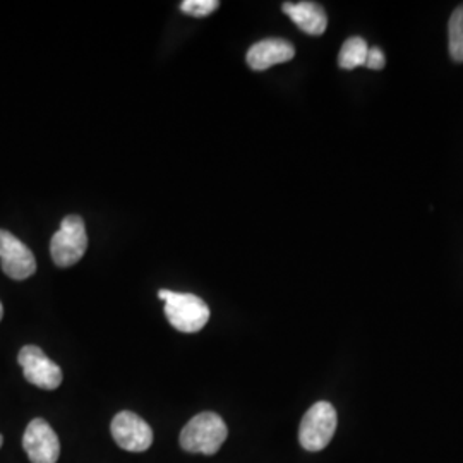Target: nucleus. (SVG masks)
I'll list each match as a JSON object with an SVG mask.
<instances>
[{"mask_svg": "<svg viewBox=\"0 0 463 463\" xmlns=\"http://www.w3.org/2000/svg\"><path fill=\"white\" fill-rule=\"evenodd\" d=\"M449 55L455 62H463V5H458L448 23Z\"/></svg>", "mask_w": 463, "mask_h": 463, "instance_id": "obj_12", "label": "nucleus"}, {"mask_svg": "<svg viewBox=\"0 0 463 463\" xmlns=\"http://www.w3.org/2000/svg\"><path fill=\"white\" fill-rule=\"evenodd\" d=\"M338 417L330 402L315 403L300 422L298 441L307 451H321L330 445L331 438L336 430Z\"/></svg>", "mask_w": 463, "mask_h": 463, "instance_id": "obj_4", "label": "nucleus"}, {"mask_svg": "<svg viewBox=\"0 0 463 463\" xmlns=\"http://www.w3.org/2000/svg\"><path fill=\"white\" fill-rule=\"evenodd\" d=\"M384 62H386V59H384V53H383V50L378 49V47H373V49H369L367 52V59H365L364 67L367 69H374V71H380L384 67Z\"/></svg>", "mask_w": 463, "mask_h": 463, "instance_id": "obj_14", "label": "nucleus"}, {"mask_svg": "<svg viewBox=\"0 0 463 463\" xmlns=\"http://www.w3.org/2000/svg\"><path fill=\"white\" fill-rule=\"evenodd\" d=\"M2 443H4V438H2V434H0V448H2Z\"/></svg>", "mask_w": 463, "mask_h": 463, "instance_id": "obj_16", "label": "nucleus"}, {"mask_svg": "<svg viewBox=\"0 0 463 463\" xmlns=\"http://www.w3.org/2000/svg\"><path fill=\"white\" fill-rule=\"evenodd\" d=\"M218 7H220L218 0H184L181 4V9L185 14L196 17L208 16L215 13Z\"/></svg>", "mask_w": 463, "mask_h": 463, "instance_id": "obj_13", "label": "nucleus"}, {"mask_svg": "<svg viewBox=\"0 0 463 463\" xmlns=\"http://www.w3.org/2000/svg\"><path fill=\"white\" fill-rule=\"evenodd\" d=\"M88 248V235L83 218L69 215L62 220L59 231L53 233L50 242V254L59 268L76 265Z\"/></svg>", "mask_w": 463, "mask_h": 463, "instance_id": "obj_3", "label": "nucleus"}, {"mask_svg": "<svg viewBox=\"0 0 463 463\" xmlns=\"http://www.w3.org/2000/svg\"><path fill=\"white\" fill-rule=\"evenodd\" d=\"M17 363L28 383L42 390H57L62 384V369L50 361L43 350L36 345H26L19 350Z\"/></svg>", "mask_w": 463, "mask_h": 463, "instance_id": "obj_5", "label": "nucleus"}, {"mask_svg": "<svg viewBox=\"0 0 463 463\" xmlns=\"http://www.w3.org/2000/svg\"><path fill=\"white\" fill-rule=\"evenodd\" d=\"M367 52H369V47H367L364 38L352 36L340 50L338 66L342 69H355V67L364 66Z\"/></svg>", "mask_w": 463, "mask_h": 463, "instance_id": "obj_11", "label": "nucleus"}, {"mask_svg": "<svg viewBox=\"0 0 463 463\" xmlns=\"http://www.w3.org/2000/svg\"><path fill=\"white\" fill-rule=\"evenodd\" d=\"M23 448L32 463H57L61 443L47 420L33 419L23 436Z\"/></svg>", "mask_w": 463, "mask_h": 463, "instance_id": "obj_8", "label": "nucleus"}, {"mask_svg": "<svg viewBox=\"0 0 463 463\" xmlns=\"http://www.w3.org/2000/svg\"><path fill=\"white\" fill-rule=\"evenodd\" d=\"M296 49L290 42L283 38H266L249 49L246 59L252 71H266L269 67L292 61Z\"/></svg>", "mask_w": 463, "mask_h": 463, "instance_id": "obj_9", "label": "nucleus"}, {"mask_svg": "<svg viewBox=\"0 0 463 463\" xmlns=\"http://www.w3.org/2000/svg\"><path fill=\"white\" fill-rule=\"evenodd\" d=\"M0 266L13 280H26L36 271V260L32 249L11 232L0 229Z\"/></svg>", "mask_w": 463, "mask_h": 463, "instance_id": "obj_6", "label": "nucleus"}, {"mask_svg": "<svg viewBox=\"0 0 463 463\" xmlns=\"http://www.w3.org/2000/svg\"><path fill=\"white\" fill-rule=\"evenodd\" d=\"M227 424L220 415L215 412H201L185 424L181 432V447L189 453L215 455L227 441Z\"/></svg>", "mask_w": 463, "mask_h": 463, "instance_id": "obj_1", "label": "nucleus"}, {"mask_svg": "<svg viewBox=\"0 0 463 463\" xmlns=\"http://www.w3.org/2000/svg\"><path fill=\"white\" fill-rule=\"evenodd\" d=\"M158 298L165 302V316L175 330L198 333L210 319L208 304L193 294H179L172 290H160Z\"/></svg>", "mask_w": 463, "mask_h": 463, "instance_id": "obj_2", "label": "nucleus"}, {"mask_svg": "<svg viewBox=\"0 0 463 463\" xmlns=\"http://www.w3.org/2000/svg\"><path fill=\"white\" fill-rule=\"evenodd\" d=\"M2 316H4V307H2V302H0V319H2Z\"/></svg>", "mask_w": 463, "mask_h": 463, "instance_id": "obj_15", "label": "nucleus"}, {"mask_svg": "<svg viewBox=\"0 0 463 463\" xmlns=\"http://www.w3.org/2000/svg\"><path fill=\"white\" fill-rule=\"evenodd\" d=\"M112 438L118 447L126 451L141 453L153 443V430L148 422L131 411H122L112 420Z\"/></svg>", "mask_w": 463, "mask_h": 463, "instance_id": "obj_7", "label": "nucleus"}, {"mask_svg": "<svg viewBox=\"0 0 463 463\" xmlns=\"http://www.w3.org/2000/svg\"><path fill=\"white\" fill-rule=\"evenodd\" d=\"M281 9L304 33L319 36L328 28V16L316 2H285Z\"/></svg>", "mask_w": 463, "mask_h": 463, "instance_id": "obj_10", "label": "nucleus"}]
</instances>
